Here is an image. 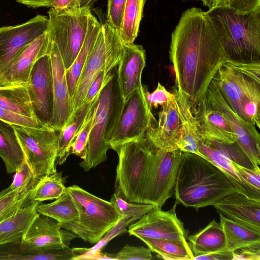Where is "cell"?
<instances>
[{
  "label": "cell",
  "instance_id": "6da1fadb",
  "mask_svg": "<svg viewBox=\"0 0 260 260\" xmlns=\"http://www.w3.org/2000/svg\"><path fill=\"white\" fill-rule=\"evenodd\" d=\"M169 55L175 86L187 99L192 112L229 59L206 12L192 7L182 13L171 34Z\"/></svg>",
  "mask_w": 260,
  "mask_h": 260
},
{
  "label": "cell",
  "instance_id": "7a4b0ae2",
  "mask_svg": "<svg viewBox=\"0 0 260 260\" xmlns=\"http://www.w3.org/2000/svg\"><path fill=\"white\" fill-rule=\"evenodd\" d=\"M235 191L225 174L211 160L182 151L174 186L176 202L198 211Z\"/></svg>",
  "mask_w": 260,
  "mask_h": 260
},
{
  "label": "cell",
  "instance_id": "3957f363",
  "mask_svg": "<svg viewBox=\"0 0 260 260\" xmlns=\"http://www.w3.org/2000/svg\"><path fill=\"white\" fill-rule=\"evenodd\" d=\"M206 13L229 59L260 61V9L242 12L222 5Z\"/></svg>",
  "mask_w": 260,
  "mask_h": 260
},
{
  "label": "cell",
  "instance_id": "277c9868",
  "mask_svg": "<svg viewBox=\"0 0 260 260\" xmlns=\"http://www.w3.org/2000/svg\"><path fill=\"white\" fill-rule=\"evenodd\" d=\"M111 149L118 157L114 193L128 202L144 203L156 148L145 136Z\"/></svg>",
  "mask_w": 260,
  "mask_h": 260
},
{
  "label": "cell",
  "instance_id": "5b68a950",
  "mask_svg": "<svg viewBox=\"0 0 260 260\" xmlns=\"http://www.w3.org/2000/svg\"><path fill=\"white\" fill-rule=\"evenodd\" d=\"M123 102L115 72L97 98L93 126L87 145V155L79 164L85 172L96 167L107 158V152L111 149L109 140Z\"/></svg>",
  "mask_w": 260,
  "mask_h": 260
},
{
  "label": "cell",
  "instance_id": "8992f818",
  "mask_svg": "<svg viewBox=\"0 0 260 260\" xmlns=\"http://www.w3.org/2000/svg\"><path fill=\"white\" fill-rule=\"evenodd\" d=\"M78 206L79 216L73 222L60 225L78 238L95 244L117 223L119 219L113 204L101 199L76 185L67 187Z\"/></svg>",
  "mask_w": 260,
  "mask_h": 260
},
{
  "label": "cell",
  "instance_id": "52a82bcc",
  "mask_svg": "<svg viewBox=\"0 0 260 260\" xmlns=\"http://www.w3.org/2000/svg\"><path fill=\"white\" fill-rule=\"evenodd\" d=\"M90 6L71 10L51 8L48 11V32L51 41L56 45L67 70L73 63L86 36Z\"/></svg>",
  "mask_w": 260,
  "mask_h": 260
},
{
  "label": "cell",
  "instance_id": "ba28073f",
  "mask_svg": "<svg viewBox=\"0 0 260 260\" xmlns=\"http://www.w3.org/2000/svg\"><path fill=\"white\" fill-rule=\"evenodd\" d=\"M123 45L116 29L106 22L101 24L100 30L83 67L73 97L72 118L81 107L90 85L100 73L105 69L112 70L117 66Z\"/></svg>",
  "mask_w": 260,
  "mask_h": 260
},
{
  "label": "cell",
  "instance_id": "9c48e42d",
  "mask_svg": "<svg viewBox=\"0 0 260 260\" xmlns=\"http://www.w3.org/2000/svg\"><path fill=\"white\" fill-rule=\"evenodd\" d=\"M12 126L37 183L56 173L58 132L48 125L39 127Z\"/></svg>",
  "mask_w": 260,
  "mask_h": 260
},
{
  "label": "cell",
  "instance_id": "30bf717a",
  "mask_svg": "<svg viewBox=\"0 0 260 260\" xmlns=\"http://www.w3.org/2000/svg\"><path fill=\"white\" fill-rule=\"evenodd\" d=\"M147 89L142 85L123 101L109 140L111 149L145 137L148 129L156 123L146 100Z\"/></svg>",
  "mask_w": 260,
  "mask_h": 260
},
{
  "label": "cell",
  "instance_id": "8fae6325",
  "mask_svg": "<svg viewBox=\"0 0 260 260\" xmlns=\"http://www.w3.org/2000/svg\"><path fill=\"white\" fill-rule=\"evenodd\" d=\"M181 152L178 148L156 149L144 203L161 209L174 194Z\"/></svg>",
  "mask_w": 260,
  "mask_h": 260
},
{
  "label": "cell",
  "instance_id": "7c38bea8",
  "mask_svg": "<svg viewBox=\"0 0 260 260\" xmlns=\"http://www.w3.org/2000/svg\"><path fill=\"white\" fill-rule=\"evenodd\" d=\"M206 95L211 104L222 113L234 132L237 142L257 170H260V136L256 127L244 120L225 101L213 80Z\"/></svg>",
  "mask_w": 260,
  "mask_h": 260
},
{
  "label": "cell",
  "instance_id": "4fadbf2b",
  "mask_svg": "<svg viewBox=\"0 0 260 260\" xmlns=\"http://www.w3.org/2000/svg\"><path fill=\"white\" fill-rule=\"evenodd\" d=\"M177 202L167 211L155 208L147 213L128 228L130 235L138 238L175 240L187 242L189 232L178 218L175 212Z\"/></svg>",
  "mask_w": 260,
  "mask_h": 260
},
{
  "label": "cell",
  "instance_id": "5bb4252c",
  "mask_svg": "<svg viewBox=\"0 0 260 260\" xmlns=\"http://www.w3.org/2000/svg\"><path fill=\"white\" fill-rule=\"evenodd\" d=\"M49 19L37 15L25 22L0 27V74L26 46L48 30Z\"/></svg>",
  "mask_w": 260,
  "mask_h": 260
},
{
  "label": "cell",
  "instance_id": "9a60e30c",
  "mask_svg": "<svg viewBox=\"0 0 260 260\" xmlns=\"http://www.w3.org/2000/svg\"><path fill=\"white\" fill-rule=\"evenodd\" d=\"M77 236L61 228L54 219L39 214L31 223L20 243L21 249L35 252L69 246Z\"/></svg>",
  "mask_w": 260,
  "mask_h": 260
},
{
  "label": "cell",
  "instance_id": "2e32d148",
  "mask_svg": "<svg viewBox=\"0 0 260 260\" xmlns=\"http://www.w3.org/2000/svg\"><path fill=\"white\" fill-rule=\"evenodd\" d=\"M27 85L36 117L43 124L49 125L53 108L52 72L49 53L36 61Z\"/></svg>",
  "mask_w": 260,
  "mask_h": 260
},
{
  "label": "cell",
  "instance_id": "e0dca14e",
  "mask_svg": "<svg viewBox=\"0 0 260 260\" xmlns=\"http://www.w3.org/2000/svg\"><path fill=\"white\" fill-rule=\"evenodd\" d=\"M51 43L47 30L23 48L0 74V86L27 84L36 61L49 53Z\"/></svg>",
  "mask_w": 260,
  "mask_h": 260
},
{
  "label": "cell",
  "instance_id": "ac0fdd59",
  "mask_svg": "<svg viewBox=\"0 0 260 260\" xmlns=\"http://www.w3.org/2000/svg\"><path fill=\"white\" fill-rule=\"evenodd\" d=\"M49 52L53 88V108L49 125L59 132L70 120L73 112L64 67L60 54L55 44L51 41Z\"/></svg>",
  "mask_w": 260,
  "mask_h": 260
},
{
  "label": "cell",
  "instance_id": "d6986e66",
  "mask_svg": "<svg viewBox=\"0 0 260 260\" xmlns=\"http://www.w3.org/2000/svg\"><path fill=\"white\" fill-rule=\"evenodd\" d=\"M116 71L118 85L123 101L142 86L146 66V52L141 45L123 44Z\"/></svg>",
  "mask_w": 260,
  "mask_h": 260
},
{
  "label": "cell",
  "instance_id": "ffe728a7",
  "mask_svg": "<svg viewBox=\"0 0 260 260\" xmlns=\"http://www.w3.org/2000/svg\"><path fill=\"white\" fill-rule=\"evenodd\" d=\"M219 214L244 226L260 232V200L235 191L213 205Z\"/></svg>",
  "mask_w": 260,
  "mask_h": 260
},
{
  "label": "cell",
  "instance_id": "44dd1931",
  "mask_svg": "<svg viewBox=\"0 0 260 260\" xmlns=\"http://www.w3.org/2000/svg\"><path fill=\"white\" fill-rule=\"evenodd\" d=\"M192 113L198 130V139L230 143L237 141L236 135L226 119L213 106L206 94Z\"/></svg>",
  "mask_w": 260,
  "mask_h": 260
},
{
  "label": "cell",
  "instance_id": "7402d4cb",
  "mask_svg": "<svg viewBox=\"0 0 260 260\" xmlns=\"http://www.w3.org/2000/svg\"><path fill=\"white\" fill-rule=\"evenodd\" d=\"M181 132V122L174 94L161 106L156 123L148 129L145 136L155 148L172 150L177 148Z\"/></svg>",
  "mask_w": 260,
  "mask_h": 260
},
{
  "label": "cell",
  "instance_id": "603a6c76",
  "mask_svg": "<svg viewBox=\"0 0 260 260\" xmlns=\"http://www.w3.org/2000/svg\"><path fill=\"white\" fill-rule=\"evenodd\" d=\"M225 101L237 114L239 104L246 93L260 82L249 78L226 62L217 71L212 80Z\"/></svg>",
  "mask_w": 260,
  "mask_h": 260
},
{
  "label": "cell",
  "instance_id": "cb8c5ba5",
  "mask_svg": "<svg viewBox=\"0 0 260 260\" xmlns=\"http://www.w3.org/2000/svg\"><path fill=\"white\" fill-rule=\"evenodd\" d=\"M173 93L181 122V136L177 143V148L181 151L196 154L209 159L200 151L198 144V130L188 101L176 86Z\"/></svg>",
  "mask_w": 260,
  "mask_h": 260
},
{
  "label": "cell",
  "instance_id": "d4e9b609",
  "mask_svg": "<svg viewBox=\"0 0 260 260\" xmlns=\"http://www.w3.org/2000/svg\"><path fill=\"white\" fill-rule=\"evenodd\" d=\"M198 144L201 152L225 174L237 191L248 197L260 200V190L254 188L241 177L224 152L200 140Z\"/></svg>",
  "mask_w": 260,
  "mask_h": 260
},
{
  "label": "cell",
  "instance_id": "484cf974",
  "mask_svg": "<svg viewBox=\"0 0 260 260\" xmlns=\"http://www.w3.org/2000/svg\"><path fill=\"white\" fill-rule=\"evenodd\" d=\"M39 201H30L14 215L0 222V245L10 242H21L28 228L39 214Z\"/></svg>",
  "mask_w": 260,
  "mask_h": 260
},
{
  "label": "cell",
  "instance_id": "4316f807",
  "mask_svg": "<svg viewBox=\"0 0 260 260\" xmlns=\"http://www.w3.org/2000/svg\"><path fill=\"white\" fill-rule=\"evenodd\" d=\"M20 243L15 242L1 245L0 260H75L77 256L75 248L69 246L35 252L21 249Z\"/></svg>",
  "mask_w": 260,
  "mask_h": 260
},
{
  "label": "cell",
  "instance_id": "83f0119b",
  "mask_svg": "<svg viewBox=\"0 0 260 260\" xmlns=\"http://www.w3.org/2000/svg\"><path fill=\"white\" fill-rule=\"evenodd\" d=\"M187 239L194 257L222 250L226 245L224 231L215 220L198 233L187 236Z\"/></svg>",
  "mask_w": 260,
  "mask_h": 260
},
{
  "label": "cell",
  "instance_id": "f1b7e54d",
  "mask_svg": "<svg viewBox=\"0 0 260 260\" xmlns=\"http://www.w3.org/2000/svg\"><path fill=\"white\" fill-rule=\"evenodd\" d=\"M101 27V23L91 13L89 17L87 32L82 46L72 65L66 70L69 93L72 99L83 67L94 45Z\"/></svg>",
  "mask_w": 260,
  "mask_h": 260
},
{
  "label": "cell",
  "instance_id": "f546056e",
  "mask_svg": "<svg viewBox=\"0 0 260 260\" xmlns=\"http://www.w3.org/2000/svg\"><path fill=\"white\" fill-rule=\"evenodd\" d=\"M0 157L8 174L15 173L21 166L24 155L12 125L0 122Z\"/></svg>",
  "mask_w": 260,
  "mask_h": 260
},
{
  "label": "cell",
  "instance_id": "4dcf8cb0",
  "mask_svg": "<svg viewBox=\"0 0 260 260\" xmlns=\"http://www.w3.org/2000/svg\"><path fill=\"white\" fill-rule=\"evenodd\" d=\"M226 238V248L234 251L248 246L260 245V232L244 226L219 214Z\"/></svg>",
  "mask_w": 260,
  "mask_h": 260
},
{
  "label": "cell",
  "instance_id": "1f68e13d",
  "mask_svg": "<svg viewBox=\"0 0 260 260\" xmlns=\"http://www.w3.org/2000/svg\"><path fill=\"white\" fill-rule=\"evenodd\" d=\"M0 107L38 119L33 110L27 84L0 86Z\"/></svg>",
  "mask_w": 260,
  "mask_h": 260
},
{
  "label": "cell",
  "instance_id": "d6a6232c",
  "mask_svg": "<svg viewBox=\"0 0 260 260\" xmlns=\"http://www.w3.org/2000/svg\"><path fill=\"white\" fill-rule=\"evenodd\" d=\"M37 212L54 219L60 225L73 222L77 220L79 216L76 201L67 189L54 202L49 204L40 203Z\"/></svg>",
  "mask_w": 260,
  "mask_h": 260
},
{
  "label": "cell",
  "instance_id": "836d02e7",
  "mask_svg": "<svg viewBox=\"0 0 260 260\" xmlns=\"http://www.w3.org/2000/svg\"><path fill=\"white\" fill-rule=\"evenodd\" d=\"M91 104L82 105L76 112L71 121L58 132L56 165L64 164L71 154V144L79 131Z\"/></svg>",
  "mask_w": 260,
  "mask_h": 260
},
{
  "label": "cell",
  "instance_id": "e575fe53",
  "mask_svg": "<svg viewBox=\"0 0 260 260\" xmlns=\"http://www.w3.org/2000/svg\"><path fill=\"white\" fill-rule=\"evenodd\" d=\"M160 258L167 260L193 259L194 255L188 242L175 240L140 238Z\"/></svg>",
  "mask_w": 260,
  "mask_h": 260
},
{
  "label": "cell",
  "instance_id": "d590c367",
  "mask_svg": "<svg viewBox=\"0 0 260 260\" xmlns=\"http://www.w3.org/2000/svg\"><path fill=\"white\" fill-rule=\"evenodd\" d=\"M146 0H126L121 25L118 31L123 44L134 43L137 38L143 16Z\"/></svg>",
  "mask_w": 260,
  "mask_h": 260
},
{
  "label": "cell",
  "instance_id": "8d00e7d4",
  "mask_svg": "<svg viewBox=\"0 0 260 260\" xmlns=\"http://www.w3.org/2000/svg\"><path fill=\"white\" fill-rule=\"evenodd\" d=\"M62 172H56L45 177L38 181L29 191V201L42 202L57 199L66 190Z\"/></svg>",
  "mask_w": 260,
  "mask_h": 260
},
{
  "label": "cell",
  "instance_id": "74e56055",
  "mask_svg": "<svg viewBox=\"0 0 260 260\" xmlns=\"http://www.w3.org/2000/svg\"><path fill=\"white\" fill-rule=\"evenodd\" d=\"M30 190L9 191L6 188L0 192V222L14 215L30 202L28 198Z\"/></svg>",
  "mask_w": 260,
  "mask_h": 260
},
{
  "label": "cell",
  "instance_id": "f35d334b",
  "mask_svg": "<svg viewBox=\"0 0 260 260\" xmlns=\"http://www.w3.org/2000/svg\"><path fill=\"white\" fill-rule=\"evenodd\" d=\"M260 84L252 87L241 99L238 115L251 125L260 127Z\"/></svg>",
  "mask_w": 260,
  "mask_h": 260
},
{
  "label": "cell",
  "instance_id": "ab89813d",
  "mask_svg": "<svg viewBox=\"0 0 260 260\" xmlns=\"http://www.w3.org/2000/svg\"><path fill=\"white\" fill-rule=\"evenodd\" d=\"M98 97L91 103L83 124L70 147L71 154L76 155L82 159H84L87 155V145L93 126Z\"/></svg>",
  "mask_w": 260,
  "mask_h": 260
},
{
  "label": "cell",
  "instance_id": "60d3db41",
  "mask_svg": "<svg viewBox=\"0 0 260 260\" xmlns=\"http://www.w3.org/2000/svg\"><path fill=\"white\" fill-rule=\"evenodd\" d=\"M198 140L224 152L233 162L247 168L256 169L237 141L226 143L213 140L199 138Z\"/></svg>",
  "mask_w": 260,
  "mask_h": 260
},
{
  "label": "cell",
  "instance_id": "b9f144b4",
  "mask_svg": "<svg viewBox=\"0 0 260 260\" xmlns=\"http://www.w3.org/2000/svg\"><path fill=\"white\" fill-rule=\"evenodd\" d=\"M110 202L116 208L119 217L127 216L133 218L135 221L156 208L154 205L150 204L127 202L114 193L111 197Z\"/></svg>",
  "mask_w": 260,
  "mask_h": 260
},
{
  "label": "cell",
  "instance_id": "7bdbcfd3",
  "mask_svg": "<svg viewBox=\"0 0 260 260\" xmlns=\"http://www.w3.org/2000/svg\"><path fill=\"white\" fill-rule=\"evenodd\" d=\"M37 183L34 174L26 159L15 173L11 184L7 188L9 191L18 189L31 190Z\"/></svg>",
  "mask_w": 260,
  "mask_h": 260
},
{
  "label": "cell",
  "instance_id": "ee69618b",
  "mask_svg": "<svg viewBox=\"0 0 260 260\" xmlns=\"http://www.w3.org/2000/svg\"><path fill=\"white\" fill-rule=\"evenodd\" d=\"M116 71L115 68L112 70L105 69L100 73L90 85L83 99L82 106L91 104L94 101L99 95L102 89L112 78Z\"/></svg>",
  "mask_w": 260,
  "mask_h": 260
},
{
  "label": "cell",
  "instance_id": "f6af8a7d",
  "mask_svg": "<svg viewBox=\"0 0 260 260\" xmlns=\"http://www.w3.org/2000/svg\"><path fill=\"white\" fill-rule=\"evenodd\" d=\"M0 121L11 125L39 127L45 125L39 119L0 107Z\"/></svg>",
  "mask_w": 260,
  "mask_h": 260
},
{
  "label": "cell",
  "instance_id": "bcb514c9",
  "mask_svg": "<svg viewBox=\"0 0 260 260\" xmlns=\"http://www.w3.org/2000/svg\"><path fill=\"white\" fill-rule=\"evenodd\" d=\"M135 221L133 218L127 216L119 217L118 221L105 236L91 248H87V252H93L101 251L107 243L119 234L125 232L128 225Z\"/></svg>",
  "mask_w": 260,
  "mask_h": 260
},
{
  "label": "cell",
  "instance_id": "7dc6e473",
  "mask_svg": "<svg viewBox=\"0 0 260 260\" xmlns=\"http://www.w3.org/2000/svg\"><path fill=\"white\" fill-rule=\"evenodd\" d=\"M151 252L149 248L126 244L118 252L113 253V256L116 260H150L153 258Z\"/></svg>",
  "mask_w": 260,
  "mask_h": 260
},
{
  "label": "cell",
  "instance_id": "c3c4849f",
  "mask_svg": "<svg viewBox=\"0 0 260 260\" xmlns=\"http://www.w3.org/2000/svg\"><path fill=\"white\" fill-rule=\"evenodd\" d=\"M126 0H108L107 21L118 31L120 28Z\"/></svg>",
  "mask_w": 260,
  "mask_h": 260
},
{
  "label": "cell",
  "instance_id": "681fc988",
  "mask_svg": "<svg viewBox=\"0 0 260 260\" xmlns=\"http://www.w3.org/2000/svg\"><path fill=\"white\" fill-rule=\"evenodd\" d=\"M226 63L246 77L260 82V61H242L228 59Z\"/></svg>",
  "mask_w": 260,
  "mask_h": 260
},
{
  "label": "cell",
  "instance_id": "f907efd6",
  "mask_svg": "<svg viewBox=\"0 0 260 260\" xmlns=\"http://www.w3.org/2000/svg\"><path fill=\"white\" fill-rule=\"evenodd\" d=\"M145 94L147 103L151 110L152 108H157L159 106H162L174 96L173 93L168 91L159 82H158L156 89L152 93L149 92L147 89Z\"/></svg>",
  "mask_w": 260,
  "mask_h": 260
},
{
  "label": "cell",
  "instance_id": "816d5d0a",
  "mask_svg": "<svg viewBox=\"0 0 260 260\" xmlns=\"http://www.w3.org/2000/svg\"><path fill=\"white\" fill-rule=\"evenodd\" d=\"M233 164L243 178L254 188L260 190V170L250 169L233 161Z\"/></svg>",
  "mask_w": 260,
  "mask_h": 260
},
{
  "label": "cell",
  "instance_id": "f5cc1de1",
  "mask_svg": "<svg viewBox=\"0 0 260 260\" xmlns=\"http://www.w3.org/2000/svg\"><path fill=\"white\" fill-rule=\"evenodd\" d=\"M226 5L242 12H250L260 9V0H228Z\"/></svg>",
  "mask_w": 260,
  "mask_h": 260
},
{
  "label": "cell",
  "instance_id": "db71d44e",
  "mask_svg": "<svg viewBox=\"0 0 260 260\" xmlns=\"http://www.w3.org/2000/svg\"><path fill=\"white\" fill-rule=\"evenodd\" d=\"M233 259H260V245L248 246L233 252Z\"/></svg>",
  "mask_w": 260,
  "mask_h": 260
},
{
  "label": "cell",
  "instance_id": "11a10c76",
  "mask_svg": "<svg viewBox=\"0 0 260 260\" xmlns=\"http://www.w3.org/2000/svg\"><path fill=\"white\" fill-rule=\"evenodd\" d=\"M233 252L226 247L222 250L197 256L193 259L198 260H233Z\"/></svg>",
  "mask_w": 260,
  "mask_h": 260
},
{
  "label": "cell",
  "instance_id": "9f6ffc18",
  "mask_svg": "<svg viewBox=\"0 0 260 260\" xmlns=\"http://www.w3.org/2000/svg\"><path fill=\"white\" fill-rule=\"evenodd\" d=\"M80 7V0H55L53 6L59 10H71Z\"/></svg>",
  "mask_w": 260,
  "mask_h": 260
},
{
  "label": "cell",
  "instance_id": "6f0895ef",
  "mask_svg": "<svg viewBox=\"0 0 260 260\" xmlns=\"http://www.w3.org/2000/svg\"><path fill=\"white\" fill-rule=\"evenodd\" d=\"M16 1L29 8H52L55 0H16Z\"/></svg>",
  "mask_w": 260,
  "mask_h": 260
},
{
  "label": "cell",
  "instance_id": "680465c9",
  "mask_svg": "<svg viewBox=\"0 0 260 260\" xmlns=\"http://www.w3.org/2000/svg\"><path fill=\"white\" fill-rule=\"evenodd\" d=\"M86 251L78 259H114L113 253H102L101 251L87 252Z\"/></svg>",
  "mask_w": 260,
  "mask_h": 260
},
{
  "label": "cell",
  "instance_id": "91938a15",
  "mask_svg": "<svg viewBox=\"0 0 260 260\" xmlns=\"http://www.w3.org/2000/svg\"><path fill=\"white\" fill-rule=\"evenodd\" d=\"M203 5L209 9L214 6L215 0H200Z\"/></svg>",
  "mask_w": 260,
  "mask_h": 260
},
{
  "label": "cell",
  "instance_id": "94428289",
  "mask_svg": "<svg viewBox=\"0 0 260 260\" xmlns=\"http://www.w3.org/2000/svg\"><path fill=\"white\" fill-rule=\"evenodd\" d=\"M98 0H80V7L91 6Z\"/></svg>",
  "mask_w": 260,
  "mask_h": 260
},
{
  "label": "cell",
  "instance_id": "6125c7cd",
  "mask_svg": "<svg viewBox=\"0 0 260 260\" xmlns=\"http://www.w3.org/2000/svg\"><path fill=\"white\" fill-rule=\"evenodd\" d=\"M228 0H215L214 6L226 5Z\"/></svg>",
  "mask_w": 260,
  "mask_h": 260
},
{
  "label": "cell",
  "instance_id": "be15d7a7",
  "mask_svg": "<svg viewBox=\"0 0 260 260\" xmlns=\"http://www.w3.org/2000/svg\"><path fill=\"white\" fill-rule=\"evenodd\" d=\"M181 1L183 2H188V1H196V2H198L200 0H181Z\"/></svg>",
  "mask_w": 260,
  "mask_h": 260
}]
</instances>
